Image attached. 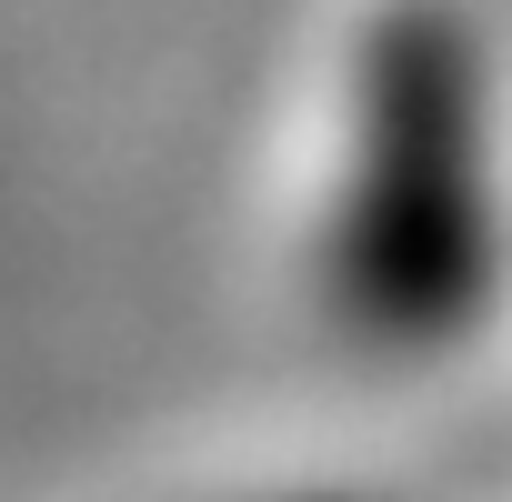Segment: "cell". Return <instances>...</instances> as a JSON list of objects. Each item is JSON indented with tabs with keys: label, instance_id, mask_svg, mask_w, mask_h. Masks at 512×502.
Instances as JSON below:
<instances>
[{
	"label": "cell",
	"instance_id": "6da1fadb",
	"mask_svg": "<svg viewBox=\"0 0 512 502\" xmlns=\"http://www.w3.org/2000/svg\"><path fill=\"white\" fill-rule=\"evenodd\" d=\"M492 61L452 0H392L352 51L322 201V312L372 362H442L502 292Z\"/></svg>",
	"mask_w": 512,
	"mask_h": 502
},
{
	"label": "cell",
	"instance_id": "7a4b0ae2",
	"mask_svg": "<svg viewBox=\"0 0 512 502\" xmlns=\"http://www.w3.org/2000/svg\"><path fill=\"white\" fill-rule=\"evenodd\" d=\"M292 502H362V492H292Z\"/></svg>",
	"mask_w": 512,
	"mask_h": 502
}]
</instances>
